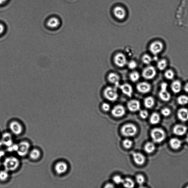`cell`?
I'll return each mask as SVG.
<instances>
[{
    "label": "cell",
    "instance_id": "6da1fadb",
    "mask_svg": "<svg viewBox=\"0 0 188 188\" xmlns=\"http://www.w3.org/2000/svg\"><path fill=\"white\" fill-rule=\"evenodd\" d=\"M3 164L5 170L7 171H14L18 168L20 162L15 157H10L5 159Z\"/></svg>",
    "mask_w": 188,
    "mask_h": 188
},
{
    "label": "cell",
    "instance_id": "7a4b0ae2",
    "mask_svg": "<svg viewBox=\"0 0 188 188\" xmlns=\"http://www.w3.org/2000/svg\"><path fill=\"white\" fill-rule=\"evenodd\" d=\"M151 136L153 141L156 143L162 142L166 137L165 132L163 130L160 128L153 129L151 131Z\"/></svg>",
    "mask_w": 188,
    "mask_h": 188
},
{
    "label": "cell",
    "instance_id": "3957f363",
    "mask_svg": "<svg viewBox=\"0 0 188 188\" xmlns=\"http://www.w3.org/2000/svg\"><path fill=\"white\" fill-rule=\"evenodd\" d=\"M137 128L135 125L132 123H127L122 127V134L126 137H132L137 133Z\"/></svg>",
    "mask_w": 188,
    "mask_h": 188
},
{
    "label": "cell",
    "instance_id": "277c9868",
    "mask_svg": "<svg viewBox=\"0 0 188 188\" xmlns=\"http://www.w3.org/2000/svg\"><path fill=\"white\" fill-rule=\"evenodd\" d=\"M103 94L104 97L110 101H115L119 98L117 90L111 87H107L104 91Z\"/></svg>",
    "mask_w": 188,
    "mask_h": 188
},
{
    "label": "cell",
    "instance_id": "5b68a950",
    "mask_svg": "<svg viewBox=\"0 0 188 188\" xmlns=\"http://www.w3.org/2000/svg\"><path fill=\"white\" fill-rule=\"evenodd\" d=\"M168 84L166 82H163L161 85V89L158 95L163 101L167 102L171 98V95L167 90Z\"/></svg>",
    "mask_w": 188,
    "mask_h": 188
},
{
    "label": "cell",
    "instance_id": "8992f818",
    "mask_svg": "<svg viewBox=\"0 0 188 188\" xmlns=\"http://www.w3.org/2000/svg\"><path fill=\"white\" fill-rule=\"evenodd\" d=\"M30 143L26 141H23L17 144L16 151L17 154L20 157H24L27 154L30 150Z\"/></svg>",
    "mask_w": 188,
    "mask_h": 188
},
{
    "label": "cell",
    "instance_id": "52a82bcc",
    "mask_svg": "<svg viewBox=\"0 0 188 188\" xmlns=\"http://www.w3.org/2000/svg\"><path fill=\"white\" fill-rule=\"evenodd\" d=\"M164 48L163 44L161 42L156 40L152 42L149 46V50L151 53L155 56L161 52Z\"/></svg>",
    "mask_w": 188,
    "mask_h": 188
},
{
    "label": "cell",
    "instance_id": "ba28073f",
    "mask_svg": "<svg viewBox=\"0 0 188 188\" xmlns=\"http://www.w3.org/2000/svg\"><path fill=\"white\" fill-rule=\"evenodd\" d=\"M157 71L156 69L152 66H148L143 69L142 72V76L147 80L153 79L156 77Z\"/></svg>",
    "mask_w": 188,
    "mask_h": 188
},
{
    "label": "cell",
    "instance_id": "9c48e42d",
    "mask_svg": "<svg viewBox=\"0 0 188 188\" xmlns=\"http://www.w3.org/2000/svg\"><path fill=\"white\" fill-rule=\"evenodd\" d=\"M114 61L115 65L119 67H124L127 63L125 56L121 53L116 54L114 56Z\"/></svg>",
    "mask_w": 188,
    "mask_h": 188
},
{
    "label": "cell",
    "instance_id": "30bf717a",
    "mask_svg": "<svg viewBox=\"0 0 188 188\" xmlns=\"http://www.w3.org/2000/svg\"><path fill=\"white\" fill-rule=\"evenodd\" d=\"M9 128L13 134L15 135H19L23 132L22 125L18 122L13 121L10 123Z\"/></svg>",
    "mask_w": 188,
    "mask_h": 188
},
{
    "label": "cell",
    "instance_id": "8fae6325",
    "mask_svg": "<svg viewBox=\"0 0 188 188\" xmlns=\"http://www.w3.org/2000/svg\"><path fill=\"white\" fill-rule=\"evenodd\" d=\"M137 90L140 93L146 94L150 92L152 90V86L149 83L142 82L139 83L136 86Z\"/></svg>",
    "mask_w": 188,
    "mask_h": 188
},
{
    "label": "cell",
    "instance_id": "7c38bea8",
    "mask_svg": "<svg viewBox=\"0 0 188 188\" xmlns=\"http://www.w3.org/2000/svg\"><path fill=\"white\" fill-rule=\"evenodd\" d=\"M111 113L114 117L119 118L123 117L125 113V110L124 107L118 105L114 107L112 109Z\"/></svg>",
    "mask_w": 188,
    "mask_h": 188
},
{
    "label": "cell",
    "instance_id": "4fadbf2b",
    "mask_svg": "<svg viewBox=\"0 0 188 188\" xmlns=\"http://www.w3.org/2000/svg\"><path fill=\"white\" fill-rule=\"evenodd\" d=\"M68 166L65 162L61 161L56 163L55 166L56 173L58 174H63L67 171Z\"/></svg>",
    "mask_w": 188,
    "mask_h": 188
},
{
    "label": "cell",
    "instance_id": "5bb4252c",
    "mask_svg": "<svg viewBox=\"0 0 188 188\" xmlns=\"http://www.w3.org/2000/svg\"><path fill=\"white\" fill-rule=\"evenodd\" d=\"M127 107L131 112L138 111L140 108V102L136 100H131L128 102Z\"/></svg>",
    "mask_w": 188,
    "mask_h": 188
},
{
    "label": "cell",
    "instance_id": "9a60e30c",
    "mask_svg": "<svg viewBox=\"0 0 188 188\" xmlns=\"http://www.w3.org/2000/svg\"><path fill=\"white\" fill-rule=\"evenodd\" d=\"M119 88L124 94L129 97H131L133 92L132 87L130 84L125 83L120 86Z\"/></svg>",
    "mask_w": 188,
    "mask_h": 188
},
{
    "label": "cell",
    "instance_id": "2e32d148",
    "mask_svg": "<svg viewBox=\"0 0 188 188\" xmlns=\"http://www.w3.org/2000/svg\"><path fill=\"white\" fill-rule=\"evenodd\" d=\"M134 161L138 165H142L144 163L146 158L140 152H134L132 154Z\"/></svg>",
    "mask_w": 188,
    "mask_h": 188
},
{
    "label": "cell",
    "instance_id": "e0dca14e",
    "mask_svg": "<svg viewBox=\"0 0 188 188\" xmlns=\"http://www.w3.org/2000/svg\"><path fill=\"white\" fill-rule=\"evenodd\" d=\"M187 130V127L182 125H176L173 128V132L174 134L180 136L185 135Z\"/></svg>",
    "mask_w": 188,
    "mask_h": 188
},
{
    "label": "cell",
    "instance_id": "ac0fdd59",
    "mask_svg": "<svg viewBox=\"0 0 188 188\" xmlns=\"http://www.w3.org/2000/svg\"><path fill=\"white\" fill-rule=\"evenodd\" d=\"M114 13L115 16L120 20L124 19L126 16V11L125 9L120 6H117L114 8Z\"/></svg>",
    "mask_w": 188,
    "mask_h": 188
},
{
    "label": "cell",
    "instance_id": "d6986e66",
    "mask_svg": "<svg viewBox=\"0 0 188 188\" xmlns=\"http://www.w3.org/2000/svg\"><path fill=\"white\" fill-rule=\"evenodd\" d=\"M1 142L2 145L10 147L13 144L12 137L9 133H5L2 135L1 140Z\"/></svg>",
    "mask_w": 188,
    "mask_h": 188
},
{
    "label": "cell",
    "instance_id": "ffe728a7",
    "mask_svg": "<svg viewBox=\"0 0 188 188\" xmlns=\"http://www.w3.org/2000/svg\"><path fill=\"white\" fill-rule=\"evenodd\" d=\"M108 79L110 82L114 84L116 86H119L120 77L117 73H110L108 75Z\"/></svg>",
    "mask_w": 188,
    "mask_h": 188
},
{
    "label": "cell",
    "instance_id": "44dd1931",
    "mask_svg": "<svg viewBox=\"0 0 188 188\" xmlns=\"http://www.w3.org/2000/svg\"><path fill=\"white\" fill-rule=\"evenodd\" d=\"M178 118L183 122L188 121V110L186 108H182L178 112Z\"/></svg>",
    "mask_w": 188,
    "mask_h": 188
},
{
    "label": "cell",
    "instance_id": "7402d4cb",
    "mask_svg": "<svg viewBox=\"0 0 188 188\" xmlns=\"http://www.w3.org/2000/svg\"><path fill=\"white\" fill-rule=\"evenodd\" d=\"M170 87L172 92L174 94H178L182 90V84L181 81L175 80L172 83Z\"/></svg>",
    "mask_w": 188,
    "mask_h": 188
},
{
    "label": "cell",
    "instance_id": "603a6c76",
    "mask_svg": "<svg viewBox=\"0 0 188 188\" xmlns=\"http://www.w3.org/2000/svg\"><path fill=\"white\" fill-rule=\"evenodd\" d=\"M169 144L172 148L174 150H178L181 147L182 142L179 139L173 138L170 140Z\"/></svg>",
    "mask_w": 188,
    "mask_h": 188
},
{
    "label": "cell",
    "instance_id": "cb8c5ba5",
    "mask_svg": "<svg viewBox=\"0 0 188 188\" xmlns=\"http://www.w3.org/2000/svg\"><path fill=\"white\" fill-rule=\"evenodd\" d=\"M60 21L56 17H52L48 20L47 25L50 28H57L60 25Z\"/></svg>",
    "mask_w": 188,
    "mask_h": 188
},
{
    "label": "cell",
    "instance_id": "d4e9b609",
    "mask_svg": "<svg viewBox=\"0 0 188 188\" xmlns=\"http://www.w3.org/2000/svg\"><path fill=\"white\" fill-rule=\"evenodd\" d=\"M155 100L152 96H148L144 99V104L145 107L148 108H152L155 104Z\"/></svg>",
    "mask_w": 188,
    "mask_h": 188
},
{
    "label": "cell",
    "instance_id": "484cf974",
    "mask_svg": "<svg viewBox=\"0 0 188 188\" xmlns=\"http://www.w3.org/2000/svg\"><path fill=\"white\" fill-rule=\"evenodd\" d=\"M156 148L155 145L152 142H148L145 144L144 149L146 152L147 153L150 154L153 152Z\"/></svg>",
    "mask_w": 188,
    "mask_h": 188
},
{
    "label": "cell",
    "instance_id": "4316f807",
    "mask_svg": "<svg viewBox=\"0 0 188 188\" xmlns=\"http://www.w3.org/2000/svg\"><path fill=\"white\" fill-rule=\"evenodd\" d=\"M160 120V117L159 115L156 112H154L151 115L150 121L152 124L156 125L159 123Z\"/></svg>",
    "mask_w": 188,
    "mask_h": 188
},
{
    "label": "cell",
    "instance_id": "83f0119b",
    "mask_svg": "<svg viewBox=\"0 0 188 188\" xmlns=\"http://www.w3.org/2000/svg\"><path fill=\"white\" fill-rule=\"evenodd\" d=\"M29 156L32 160H37L38 159L40 156V152L38 149H33L30 152Z\"/></svg>",
    "mask_w": 188,
    "mask_h": 188
},
{
    "label": "cell",
    "instance_id": "f1b7e54d",
    "mask_svg": "<svg viewBox=\"0 0 188 188\" xmlns=\"http://www.w3.org/2000/svg\"><path fill=\"white\" fill-rule=\"evenodd\" d=\"M167 61L165 59H162L158 61L157 67L160 71H163L167 66Z\"/></svg>",
    "mask_w": 188,
    "mask_h": 188
},
{
    "label": "cell",
    "instance_id": "f546056e",
    "mask_svg": "<svg viewBox=\"0 0 188 188\" xmlns=\"http://www.w3.org/2000/svg\"><path fill=\"white\" fill-rule=\"evenodd\" d=\"M122 184H123V186L126 188H133L135 186L134 182L133 180L129 178H127L125 179H123Z\"/></svg>",
    "mask_w": 188,
    "mask_h": 188
},
{
    "label": "cell",
    "instance_id": "4dcf8cb0",
    "mask_svg": "<svg viewBox=\"0 0 188 188\" xmlns=\"http://www.w3.org/2000/svg\"><path fill=\"white\" fill-rule=\"evenodd\" d=\"M177 102L181 105H185L188 104V96L186 95H181L177 98Z\"/></svg>",
    "mask_w": 188,
    "mask_h": 188
},
{
    "label": "cell",
    "instance_id": "1f68e13d",
    "mask_svg": "<svg viewBox=\"0 0 188 188\" xmlns=\"http://www.w3.org/2000/svg\"><path fill=\"white\" fill-rule=\"evenodd\" d=\"M129 77L132 81L135 82L139 80L140 75L138 72L133 71L130 74Z\"/></svg>",
    "mask_w": 188,
    "mask_h": 188
},
{
    "label": "cell",
    "instance_id": "d6a6232c",
    "mask_svg": "<svg viewBox=\"0 0 188 188\" xmlns=\"http://www.w3.org/2000/svg\"><path fill=\"white\" fill-rule=\"evenodd\" d=\"M175 76L174 71L172 69H168L164 73V76L168 80H172Z\"/></svg>",
    "mask_w": 188,
    "mask_h": 188
},
{
    "label": "cell",
    "instance_id": "836d02e7",
    "mask_svg": "<svg viewBox=\"0 0 188 188\" xmlns=\"http://www.w3.org/2000/svg\"><path fill=\"white\" fill-rule=\"evenodd\" d=\"M142 61L146 65H150L152 61V58L148 54H145L142 56Z\"/></svg>",
    "mask_w": 188,
    "mask_h": 188
},
{
    "label": "cell",
    "instance_id": "e575fe53",
    "mask_svg": "<svg viewBox=\"0 0 188 188\" xmlns=\"http://www.w3.org/2000/svg\"><path fill=\"white\" fill-rule=\"evenodd\" d=\"M8 172L7 170H2L0 171V181H6L9 177Z\"/></svg>",
    "mask_w": 188,
    "mask_h": 188
},
{
    "label": "cell",
    "instance_id": "d590c367",
    "mask_svg": "<svg viewBox=\"0 0 188 188\" xmlns=\"http://www.w3.org/2000/svg\"><path fill=\"white\" fill-rule=\"evenodd\" d=\"M123 146L125 148L129 149L131 148L133 145L132 141L129 139H125L123 141Z\"/></svg>",
    "mask_w": 188,
    "mask_h": 188
},
{
    "label": "cell",
    "instance_id": "8d00e7d4",
    "mask_svg": "<svg viewBox=\"0 0 188 188\" xmlns=\"http://www.w3.org/2000/svg\"><path fill=\"white\" fill-rule=\"evenodd\" d=\"M136 182L139 185H141L144 183L145 181V178L144 176L141 174H139L137 175L136 178Z\"/></svg>",
    "mask_w": 188,
    "mask_h": 188
},
{
    "label": "cell",
    "instance_id": "74e56055",
    "mask_svg": "<svg viewBox=\"0 0 188 188\" xmlns=\"http://www.w3.org/2000/svg\"><path fill=\"white\" fill-rule=\"evenodd\" d=\"M123 179L119 175L115 176L113 178V181L114 183L118 185L123 183Z\"/></svg>",
    "mask_w": 188,
    "mask_h": 188
},
{
    "label": "cell",
    "instance_id": "f35d334b",
    "mask_svg": "<svg viewBox=\"0 0 188 188\" xmlns=\"http://www.w3.org/2000/svg\"><path fill=\"white\" fill-rule=\"evenodd\" d=\"M161 113L165 117H168V116L170 115V113H171V111H170V110L169 108H163L161 111Z\"/></svg>",
    "mask_w": 188,
    "mask_h": 188
},
{
    "label": "cell",
    "instance_id": "ab89813d",
    "mask_svg": "<svg viewBox=\"0 0 188 188\" xmlns=\"http://www.w3.org/2000/svg\"><path fill=\"white\" fill-rule=\"evenodd\" d=\"M128 67L131 69H135L137 67V63L134 61H131L128 64Z\"/></svg>",
    "mask_w": 188,
    "mask_h": 188
},
{
    "label": "cell",
    "instance_id": "60d3db41",
    "mask_svg": "<svg viewBox=\"0 0 188 188\" xmlns=\"http://www.w3.org/2000/svg\"><path fill=\"white\" fill-rule=\"evenodd\" d=\"M148 115V111L146 110H142L140 112V116L143 119H147Z\"/></svg>",
    "mask_w": 188,
    "mask_h": 188
},
{
    "label": "cell",
    "instance_id": "b9f144b4",
    "mask_svg": "<svg viewBox=\"0 0 188 188\" xmlns=\"http://www.w3.org/2000/svg\"><path fill=\"white\" fill-rule=\"evenodd\" d=\"M102 110L105 111H109L110 109V106L109 104L104 102L102 104Z\"/></svg>",
    "mask_w": 188,
    "mask_h": 188
},
{
    "label": "cell",
    "instance_id": "7bdbcfd3",
    "mask_svg": "<svg viewBox=\"0 0 188 188\" xmlns=\"http://www.w3.org/2000/svg\"><path fill=\"white\" fill-rule=\"evenodd\" d=\"M5 27L2 24H0V35L2 34L4 31Z\"/></svg>",
    "mask_w": 188,
    "mask_h": 188
},
{
    "label": "cell",
    "instance_id": "ee69618b",
    "mask_svg": "<svg viewBox=\"0 0 188 188\" xmlns=\"http://www.w3.org/2000/svg\"><path fill=\"white\" fill-rule=\"evenodd\" d=\"M184 90L185 92L188 93V82L185 84L184 86Z\"/></svg>",
    "mask_w": 188,
    "mask_h": 188
},
{
    "label": "cell",
    "instance_id": "f6af8a7d",
    "mask_svg": "<svg viewBox=\"0 0 188 188\" xmlns=\"http://www.w3.org/2000/svg\"><path fill=\"white\" fill-rule=\"evenodd\" d=\"M114 186L112 184L108 183L107 184L105 187L106 188H113Z\"/></svg>",
    "mask_w": 188,
    "mask_h": 188
},
{
    "label": "cell",
    "instance_id": "bcb514c9",
    "mask_svg": "<svg viewBox=\"0 0 188 188\" xmlns=\"http://www.w3.org/2000/svg\"><path fill=\"white\" fill-rule=\"evenodd\" d=\"M4 152H0V160L1 159L2 157L4 156Z\"/></svg>",
    "mask_w": 188,
    "mask_h": 188
},
{
    "label": "cell",
    "instance_id": "7dc6e473",
    "mask_svg": "<svg viewBox=\"0 0 188 188\" xmlns=\"http://www.w3.org/2000/svg\"><path fill=\"white\" fill-rule=\"evenodd\" d=\"M6 1L7 0H0V5L2 4Z\"/></svg>",
    "mask_w": 188,
    "mask_h": 188
},
{
    "label": "cell",
    "instance_id": "c3c4849f",
    "mask_svg": "<svg viewBox=\"0 0 188 188\" xmlns=\"http://www.w3.org/2000/svg\"><path fill=\"white\" fill-rule=\"evenodd\" d=\"M186 140L187 142L188 143V134L187 136L186 137Z\"/></svg>",
    "mask_w": 188,
    "mask_h": 188
},
{
    "label": "cell",
    "instance_id": "681fc988",
    "mask_svg": "<svg viewBox=\"0 0 188 188\" xmlns=\"http://www.w3.org/2000/svg\"><path fill=\"white\" fill-rule=\"evenodd\" d=\"M1 160H0V167H1Z\"/></svg>",
    "mask_w": 188,
    "mask_h": 188
}]
</instances>
